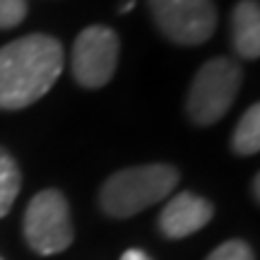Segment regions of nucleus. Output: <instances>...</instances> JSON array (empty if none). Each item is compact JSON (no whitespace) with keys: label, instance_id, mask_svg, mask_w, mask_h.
<instances>
[{"label":"nucleus","instance_id":"nucleus-1","mask_svg":"<svg viewBox=\"0 0 260 260\" xmlns=\"http://www.w3.org/2000/svg\"><path fill=\"white\" fill-rule=\"evenodd\" d=\"M63 73V46L48 34H29L0 48V109L39 102Z\"/></svg>","mask_w":260,"mask_h":260},{"label":"nucleus","instance_id":"nucleus-2","mask_svg":"<svg viewBox=\"0 0 260 260\" xmlns=\"http://www.w3.org/2000/svg\"><path fill=\"white\" fill-rule=\"evenodd\" d=\"M178 183V171L169 164H142L116 171L99 193V205L111 217H133L161 203Z\"/></svg>","mask_w":260,"mask_h":260},{"label":"nucleus","instance_id":"nucleus-3","mask_svg":"<svg viewBox=\"0 0 260 260\" xmlns=\"http://www.w3.org/2000/svg\"><path fill=\"white\" fill-rule=\"evenodd\" d=\"M241 68L229 58H212L190 82L186 111L198 125H212L226 116L241 89Z\"/></svg>","mask_w":260,"mask_h":260},{"label":"nucleus","instance_id":"nucleus-4","mask_svg":"<svg viewBox=\"0 0 260 260\" xmlns=\"http://www.w3.org/2000/svg\"><path fill=\"white\" fill-rule=\"evenodd\" d=\"M24 239L31 251L41 255H56L70 248L75 229L68 200L60 190L46 188L31 198L24 212Z\"/></svg>","mask_w":260,"mask_h":260},{"label":"nucleus","instance_id":"nucleus-5","mask_svg":"<svg viewBox=\"0 0 260 260\" xmlns=\"http://www.w3.org/2000/svg\"><path fill=\"white\" fill-rule=\"evenodd\" d=\"M159 31L181 46H198L217 27L214 0H147Z\"/></svg>","mask_w":260,"mask_h":260},{"label":"nucleus","instance_id":"nucleus-6","mask_svg":"<svg viewBox=\"0 0 260 260\" xmlns=\"http://www.w3.org/2000/svg\"><path fill=\"white\" fill-rule=\"evenodd\" d=\"M121 41L113 29L94 24L80 31L73 46V77L87 89L104 87L116 73Z\"/></svg>","mask_w":260,"mask_h":260},{"label":"nucleus","instance_id":"nucleus-7","mask_svg":"<svg viewBox=\"0 0 260 260\" xmlns=\"http://www.w3.org/2000/svg\"><path fill=\"white\" fill-rule=\"evenodd\" d=\"M214 207L210 200L193 193H178L159 214V229L169 239H183L210 224Z\"/></svg>","mask_w":260,"mask_h":260},{"label":"nucleus","instance_id":"nucleus-8","mask_svg":"<svg viewBox=\"0 0 260 260\" xmlns=\"http://www.w3.org/2000/svg\"><path fill=\"white\" fill-rule=\"evenodd\" d=\"M234 48L241 58L260 56V8L258 0H241L232 15Z\"/></svg>","mask_w":260,"mask_h":260},{"label":"nucleus","instance_id":"nucleus-9","mask_svg":"<svg viewBox=\"0 0 260 260\" xmlns=\"http://www.w3.org/2000/svg\"><path fill=\"white\" fill-rule=\"evenodd\" d=\"M232 147L236 154H255L260 149V106L253 104L248 111L241 116V121L234 130Z\"/></svg>","mask_w":260,"mask_h":260},{"label":"nucleus","instance_id":"nucleus-10","mask_svg":"<svg viewBox=\"0 0 260 260\" xmlns=\"http://www.w3.org/2000/svg\"><path fill=\"white\" fill-rule=\"evenodd\" d=\"M19 183H22L19 167L15 164V159L0 147V217H5L12 210V205L19 195Z\"/></svg>","mask_w":260,"mask_h":260},{"label":"nucleus","instance_id":"nucleus-11","mask_svg":"<svg viewBox=\"0 0 260 260\" xmlns=\"http://www.w3.org/2000/svg\"><path fill=\"white\" fill-rule=\"evenodd\" d=\"M207 260H255L253 255L251 246L246 241H239V239H234V241H224L222 246H217Z\"/></svg>","mask_w":260,"mask_h":260},{"label":"nucleus","instance_id":"nucleus-12","mask_svg":"<svg viewBox=\"0 0 260 260\" xmlns=\"http://www.w3.org/2000/svg\"><path fill=\"white\" fill-rule=\"evenodd\" d=\"M27 17V0H0V29L17 27Z\"/></svg>","mask_w":260,"mask_h":260},{"label":"nucleus","instance_id":"nucleus-13","mask_svg":"<svg viewBox=\"0 0 260 260\" xmlns=\"http://www.w3.org/2000/svg\"><path fill=\"white\" fill-rule=\"evenodd\" d=\"M121 260H152L145 251H140V248H130V251L123 253V258Z\"/></svg>","mask_w":260,"mask_h":260},{"label":"nucleus","instance_id":"nucleus-14","mask_svg":"<svg viewBox=\"0 0 260 260\" xmlns=\"http://www.w3.org/2000/svg\"><path fill=\"white\" fill-rule=\"evenodd\" d=\"M133 5H135V0H128V3H123V8H121V12H128L130 8H133Z\"/></svg>","mask_w":260,"mask_h":260},{"label":"nucleus","instance_id":"nucleus-15","mask_svg":"<svg viewBox=\"0 0 260 260\" xmlns=\"http://www.w3.org/2000/svg\"><path fill=\"white\" fill-rule=\"evenodd\" d=\"M0 260H3V258H0Z\"/></svg>","mask_w":260,"mask_h":260}]
</instances>
